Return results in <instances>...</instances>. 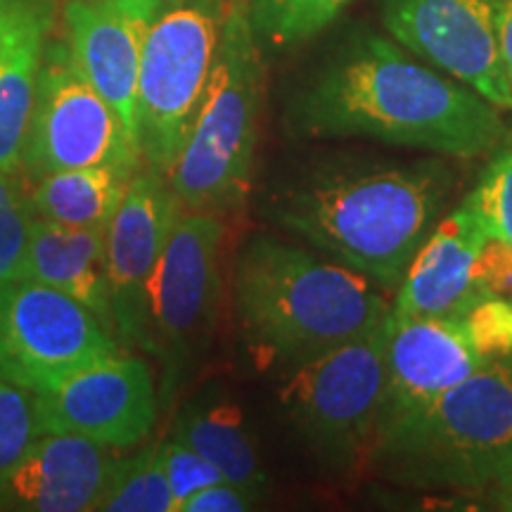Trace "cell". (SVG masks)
<instances>
[{"instance_id": "cell-9", "label": "cell", "mask_w": 512, "mask_h": 512, "mask_svg": "<svg viewBox=\"0 0 512 512\" xmlns=\"http://www.w3.org/2000/svg\"><path fill=\"white\" fill-rule=\"evenodd\" d=\"M143 155L117 112L76 67L67 41H50L24 136L22 166L34 181L57 171L117 164L138 171Z\"/></svg>"}, {"instance_id": "cell-22", "label": "cell", "mask_w": 512, "mask_h": 512, "mask_svg": "<svg viewBox=\"0 0 512 512\" xmlns=\"http://www.w3.org/2000/svg\"><path fill=\"white\" fill-rule=\"evenodd\" d=\"M256 41L292 48L320 34L351 0H245Z\"/></svg>"}, {"instance_id": "cell-19", "label": "cell", "mask_w": 512, "mask_h": 512, "mask_svg": "<svg viewBox=\"0 0 512 512\" xmlns=\"http://www.w3.org/2000/svg\"><path fill=\"white\" fill-rule=\"evenodd\" d=\"M17 278L36 280L69 294L93 311L114 335L105 230L67 228L60 223L31 219Z\"/></svg>"}, {"instance_id": "cell-8", "label": "cell", "mask_w": 512, "mask_h": 512, "mask_svg": "<svg viewBox=\"0 0 512 512\" xmlns=\"http://www.w3.org/2000/svg\"><path fill=\"white\" fill-rule=\"evenodd\" d=\"M228 5L164 0L147 31L138 72V147L143 162L169 176L214 67Z\"/></svg>"}, {"instance_id": "cell-12", "label": "cell", "mask_w": 512, "mask_h": 512, "mask_svg": "<svg viewBox=\"0 0 512 512\" xmlns=\"http://www.w3.org/2000/svg\"><path fill=\"white\" fill-rule=\"evenodd\" d=\"M34 406L41 434H79L102 446L128 448L155 427L159 387L143 358L112 354L36 392Z\"/></svg>"}, {"instance_id": "cell-21", "label": "cell", "mask_w": 512, "mask_h": 512, "mask_svg": "<svg viewBox=\"0 0 512 512\" xmlns=\"http://www.w3.org/2000/svg\"><path fill=\"white\" fill-rule=\"evenodd\" d=\"M136 171L117 164L86 166L43 176L29 195L34 219L67 228L105 230L124 200Z\"/></svg>"}, {"instance_id": "cell-5", "label": "cell", "mask_w": 512, "mask_h": 512, "mask_svg": "<svg viewBox=\"0 0 512 512\" xmlns=\"http://www.w3.org/2000/svg\"><path fill=\"white\" fill-rule=\"evenodd\" d=\"M245 0L228 5L207 88L169 171L185 211L228 214L247 202L254 183L264 62Z\"/></svg>"}, {"instance_id": "cell-15", "label": "cell", "mask_w": 512, "mask_h": 512, "mask_svg": "<svg viewBox=\"0 0 512 512\" xmlns=\"http://www.w3.org/2000/svg\"><path fill=\"white\" fill-rule=\"evenodd\" d=\"M482 363L486 361L467 339L463 318L392 316L373 441L401 420L425 411Z\"/></svg>"}, {"instance_id": "cell-27", "label": "cell", "mask_w": 512, "mask_h": 512, "mask_svg": "<svg viewBox=\"0 0 512 512\" xmlns=\"http://www.w3.org/2000/svg\"><path fill=\"white\" fill-rule=\"evenodd\" d=\"M467 339L484 361L512 356V299L484 297L463 316Z\"/></svg>"}, {"instance_id": "cell-31", "label": "cell", "mask_w": 512, "mask_h": 512, "mask_svg": "<svg viewBox=\"0 0 512 512\" xmlns=\"http://www.w3.org/2000/svg\"><path fill=\"white\" fill-rule=\"evenodd\" d=\"M498 27V48H501V62L512 88V0H498L496 12Z\"/></svg>"}, {"instance_id": "cell-18", "label": "cell", "mask_w": 512, "mask_h": 512, "mask_svg": "<svg viewBox=\"0 0 512 512\" xmlns=\"http://www.w3.org/2000/svg\"><path fill=\"white\" fill-rule=\"evenodd\" d=\"M55 29V0H0V174L22 166L38 76Z\"/></svg>"}, {"instance_id": "cell-4", "label": "cell", "mask_w": 512, "mask_h": 512, "mask_svg": "<svg viewBox=\"0 0 512 512\" xmlns=\"http://www.w3.org/2000/svg\"><path fill=\"white\" fill-rule=\"evenodd\" d=\"M366 470L384 482L463 496L512 477V356L482 363L375 439Z\"/></svg>"}, {"instance_id": "cell-24", "label": "cell", "mask_w": 512, "mask_h": 512, "mask_svg": "<svg viewBox=\"0 0 512 512\" xmlns=\"http://www.w3.org/2000/svg\"><path fill=\"white\" fill-rule=\"evenodd\" d=\"M472 200L486 235L512 247V140L496 147L472 190Z\"/></svg>"}, {"instance_id": "cell-10", "label": "cell", "mask_w": 512, "mask_h": 512, "mask_svg": "<svg viewBox=\"0 0 512 512\" xmlns=\"http://www.w3.org/2000/svg\"><path fill=\"white\" fill-rule=\"evenodd\" d=\"M112 354V332L69 294L27 278L0 285V380L36 394Z\"/></svg>"}, {"instance_id": "cell-17", "label": "cell", "mask_w": 512, "mask_h": 512, "mask_svg": "<svg viewBox=\"0 0 512 512\" xmlns=\"http://www.w3.org/2000/svg\"><path fill=\"white\" fill-rule=\"evenodd\" d=\"M472 192L446 214L403 275L394 318H463L479 299L489 297L475 280V261L486 242Z\"/></svg>"}, {"instance_id": "cell-32", "label": "cell", "mask_w": 512, "mask_h": 512, "mask_svg": "<svg viewBox=\"0 0 512 512\" xmlns=\"http://www.w3.org/2000/svg\"><path fill=\"white\" fill-rule=\"evenodd\" d=\"M484 508L496 510V512H512V477L503 479L501 484L491 486L489 491H484Z\"/></svg>"}, {"instance_id": "cell-6", "label": "cell", "mask_w": 512, "mask_h": 512, "mask_svg": "<svg viewBox=\"0 0 512 512\" xmlns=\"http://www.w3.org/2000/svg\"><path fill=\"white\" fill-rule=\"evenodd\" d=\"M392 313L339 347L280 373L278 403L316 463L337 479L366 470Z\"/></svg>"}, {"instance_id": "cell-20", "label": "cell", "mask_w": 512, "mask_h": 512, "mask_svg": "<svg viewBox=\"0 0 512 512\" xmlns=\"http://www.w3.org/2000/svg\"><path fill=\"white\" fill-rule=\"evenodd\" d=\"M171 437L195 448L228 482L245 484L261 494L271 489V479L256 451L252 432L247 430L245 415L228 396L204 394L188 403L174 420Z\"/></svg>"}, {"instance_id": "cell-13", "label": "cell", "mask_w": 512, "mask_h": 512, "mask_svg": "<svg viewBox=\"0 0 512 512\" xmlns=\"http://www.w3.org/2000/svg\"><path fill=\"white\" fill-rule=\"evenodd\" d=\"M183 204L162 171L138 169L107 228L114 335L126 349H145L147 290Z\"/></svg>"}, {"instance_id": "cell-16", "label": "cell", "mask_w": 512, "mask_h": 512, "mask_svg": "<svg viewBox=\"0 0 512 512\" xmlns=\"http://www.w3.org/2000/svg\"><path fill=\"white\" fill-rule=\"evenodd\" d=\"M119 448L79 434H38L0 472V512H86L98 508L124 463Z\"/></svg>"}, {"instance_id": "cell-23", "label": "cell", "mask_w": 512, "mask_h": 512, "mask_svg": "<svg viewBox=\"0 0 512 512\" xmlns=\"http://www.w3.org/2000/svg\"><path fill=\"white\" fill-rule=\"evenodd\" d=\"M102 512H176L174 494L166 479L162 453L147 448L138 456L124 458L110 489L100 498Z\"/></svg>"}, {"instance_id": "cell-30", "label": "cell", "mask_w": 512, "mask_h": 512, "mask_svg": "<svg viewBox=\"0 0 512 512\" xmlns=\"http://www.w3.org/2000/svg\"><path fill=\"white\" fill-rule=\"evenodd\" d=\"M475 280L489 297L512 299V247L498 238H486L475 261Z\"/></svg>"}, {"instance_id": "cell-1", "label": "cell", "mask_w": 512, "mask_h": 512, "mask_svg": "<svg viewBox=\"0 0 512 512\" xmlns=\"http://www.w3.org/2000/svg\"><path fill=\"white\" fill-rule=\"evenodd\" d=\"M297 138H368L448 159H477L510 136L501 110L396 41L361 31L299 91Z\"/></svg>"}, {"instance_id": "cell-14", "label": "cell", "mask_w": 512, "mask_h": 512, "mask_svg": "<svg viewBox=\"0 0 512 512\" xmlns=\"http://www.w3.org/2000/svg\"><path fill=\"white\" fill-rule=\"evenodd\" d=\"M164 0H67V46L81 74L138 145V72L147 31Z\"/></svg>"}, {"instance_id": "cell-3", "label": "cell", "mask_w": 512, "mask_h": 512, "mask_svg": "<svg viewBox=\"0 0 512 512\" xmlns=\"http://www.w3.org/2000/svg\"><path fill=\"white\" fill-rule=\"evenodd\" d=\"M240 349L261 373H285L392 313L373 280L273 235H254L233 273Z\"/></svg>"}, {"instance_id": "cell-11", "label": "cell", "mask_w": 512, "mask_h": 512, "mask_svg": "<svg viewBox=\"0 0 512 512\" xmlns=\"http://www.w3.org/2000/svg\"><path fill=\"white\" fill-rule=\"evenodd\" d=\"M496 12L498 0H382V22L399 46L512 112Z\"/></svg>"}, {"instance_id": "cell-7", "label": "cell", "mask_w": 512, "mask_h": 512, "mask_svg": "<svg viewBox=\"0 0 512 512\" xmlns=\"http://www.w3.org/2000/svg\"><path fill=\"white\" fill-rule=\"evenodd\" d=\"M221 214L181 211L147 290L145 351L157 356L159 408L176 399L211 347L221 302Z\"/></svg>"}, {"instance_id": "cell-29", "label": "cell", "mask_w": 512, "mask_h": 512, "mask_svg": "<svg viewBox=\"0 0 512 512\" xmlns=\"http://www.w3.org/2000/svg\"><path fill=\"white\" fill-rule=\"evenodd\" d=\"M264 498L266 494L249 489L245 484L219 479L185 498L178 512H245L259 508Z\"/></svg>"}, {"instance_id": "cell-26", "label": "cell", "mask_w": 512, "mask_h": 512, "mask_svg": "<svg viewBox=\"0 0 512 512\" xmlns=\"http://www.w3.org/2000/svg\"><path fill=\"white\" fill-rule=\"evenodd\" d=\"M31 209L10 174H0V285L17 278L31 228Z\"/></svg>"}, {"instance_id": "cell-25", "label": "cell", "mask_w": 512, "mask_h": 512, "mask_svg": "<svg viewBox=\"0 0 512 512\" xmlns=\"http://www.w3.org/2000/svg\"><path fill=\"white\" fill-rule=\"evenodd\" d=\"M38 434L34 392L0 380V472L17 463Z\"/></svg>"}, {"instance_id": "cell-28", "label": "cell", "mask_w": 512, "mask_h": 512, "mask_svg": "<svg viewBox=\"0 0 512 512\" xmlns=\"http://www.w3.org/2000/svg\"><path fill=\"white\" fill-rule=\"evenodd\" d=\"M159 453H162L166 479H169L171 494H174L176 512L183 505L185 498H190L195 491L223 479L221 472L216 470L207 458L200 456L195 448L185 446L183 441H178L176 437L159 444Z\"/></svg>"}, {"instance_id": "cell-2", "label": "cell", "mask_w": 512, "mask_h": 512, "mask_svg": "<svg viewBox=\"0 0 512 512\" xmlns=\"http://www.w3.org/2000/svg\"><path fill=\"white\" fill-rule=\"evenodd\" d=\"M456 178L441 159H320L273 192L266 216L328 259L396 292L444 214Z\"/></svg>"}]
</instances>
